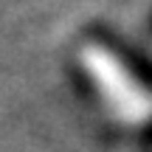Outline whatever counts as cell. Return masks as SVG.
<instances>
[{
	"label": "cell",
	"mask_w": 152,
	"mask_h": 152,
	"mask_svg": "<svg viewBox=\"0 0 152 152\" xmlns=\"http://www.w3.org/2000/svg\"><path fill=\"white\" fill-rule=\"evenodd\" d=\"M85 65L90 71V76L99 82V87L104 90V99L113 104V110L118 115H124L127 121H144L152 113L149 93H144L127 76V71H121L118 62L104 48H87Z\"/></svg>",
	"instance_id": "obj_1"
}]
</instances>
